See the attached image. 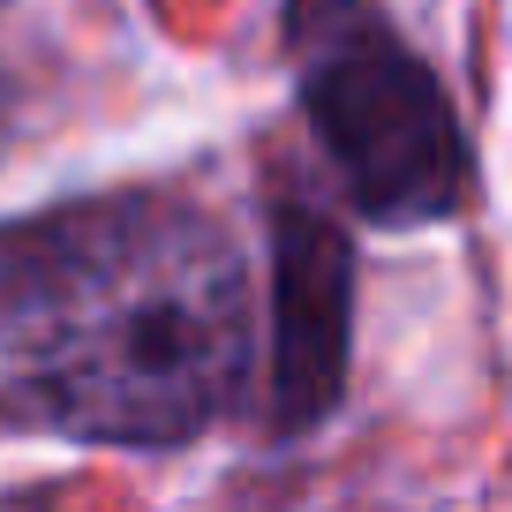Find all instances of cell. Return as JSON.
<instances>
[{
	"mask_svg": "<svg viewBox=\"0 0 512 512\" xmlns=\"http://www.w3.org/2000/svg\"><path fill=\"white\" fill-rule=\"evenodd\" d=\"M249 354V279L211 211L83 196L0 234V415L83 445L211 430Z\"/></svg>",
	"mask_w": 512,
	"mask_h": 512,
	"instance_id": "1",
	"label": "cell"
},
{
	"mask_svg": "<svg viewBox=\"0 0 512 512\" xmlns=\"http://www.w3.org/2000/svg\"><path fill=\"white\" fill-rule=\"evenodd\" d=\"M287 53L302 76V113L362 219L422 226L460 211L467 144L452 98L400 46L377 0H287Z\"/></svg>",
	"mask_w": 512,
	"mask_h": 512,
	"instance_id": "2",
	"label": "cell"
},
{
	"mask_svg": "<svg viewBox=\"0 0 512 512\" xmlns=\"http://www.w3.org/2000/svg\"><path fill=\"white\" fill-rule=\"evenodd\" d=\"M354 256L317 204L272 211V430H309L347 384Z\"/></svg>",
	"mask_w": 512,
	"mask_h": 512,
	"instance_id": "3",
	"label": "cell"
},
{
	"mask_svg": "<svg viewBox=\"0 0 512 512\" xmlns=\"http://www.w3.org/2000/svg\"><path fill=\"white\" fill-rule=\"evenodd\" d=\"M0 128H8V76H0Z\"/></svg>",
	"mask_w": 512,
	"mask_h": 512,
	"instance_id": "4",
	"label": "cell"
}]
</instances>
